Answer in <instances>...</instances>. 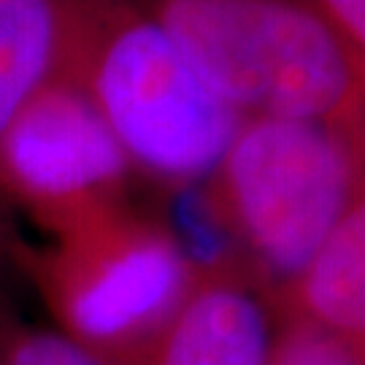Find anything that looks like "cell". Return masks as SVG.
Listing matches in <instances>:
<instances>
[{
  "instance_id": "cell-2",
  "label": "cell",
  "mask_w": 365,
  "mask_h": 365,
  "mask_svg": "<svg viewBox=\"0 0 365 365\" xmlns=\"http://www.w3.org/2000/svg\"><path fill=\"white\" fill-rule=\"evenodd\" d=\"M200 192L265 298H276L365 192V114L241 119Z\"/></svg>"
},
{
  "instance_id": "cell-4",
  "label": "cell",
  "mask_w": 365,
  "mask_h": 365,
  "mask_svg": "<svg viewBox=\"0 0 365 365\" xmlns=\"http://www.w3.org/2000/svg\"><path fill=\"white\" fill-rule=\"evenodd\" d=\"M247 117L365 114V66L312 0H138Z\"/></svg>"
},
{
  "instance_id": "cell-3",
  "label": "cell",
  "mask_w": 365,
  "mask_h": 365,
  "mask_svg": "<svg viewBox=\"0 0 365 365\" xmlns=\"http://www.w3.org/2000/svg\"><path fill=\"white\" fill-rule=\"evenodd\" d=\"M52 327L108 365H144L197 268L168 220L130 200L11 252Z\"/></svg>"
},
{
  "instance_id": "cell-12",
  "label": "cell",
  "mask_w": 365,
  "mask_h": 365,
  "mask_svg": "<svg viewBox=\"0 0 365 365\" xmlns=\"http://www.w3.org/2000/svg\"><path fill=\"white\" fill-rule=\"evenodd\" d=\"M14 244H16V235L11 233V227H9V220H6V211L0 209V276L3 271L11 265V252H14Z\"/></svg>"
},
{
  "instance_id": "cell-7",
  "label": "cell",
  "mask_w": 365,
  "mask_h": 365,
  "mask_svg": "<svg viewBox=\"0 0 365 365\" xmlns=\"http://www.w3.org/2000/svg\"><path fill=\"white\" fill-rule=\"evenodd\" d=\"M268 303L274 314L325 327L365 357V192L306 268Z\"/></svg>"
},
{
  "instance_id": "cell-9",
  "label": "cell",
  "mask_w": 365,
  "mask_h": 365,
  "mask_svg": "<svg viewBox=\"0 0 365 365\" xmlns=\"http://www.w3.org/2000/svg\"><path fill=\"white\" fill-rule=\"evenodd\" d=\"M0 365H108L52 325L30 322L0 287Z\"/></svg>"
},
{
  "instance_id": "cell-6",
  "label": "cell",
  "mask_w": 365,
  "mask_h": 365,
  "mask_svg": "<svg viewBox=\"0 0 365 365\" xmlns=\"http://www.w3.org/2000/svg\"><path fill=\"white\" fill-rule=\"evenodd\" d=\"M274 309L244 265L197 268L144 365H271Z\"/></svg>"
},
{
  "instance_id": "cell-1",
  "label": "cell",
  "mask_w": 365,
  "mask_h": 365,
  "mask_svg": "<svg viewBox=\"0 0 365 365\" xmlns=\"http://www.w3.org/2000/svg\"><path fill=\"white\" fill-rule=\"evenodd\" d=\"M63 73L135 176L168 192L209 182L241 125L138 0H66Z\"/></svg>"
},
{
  "instance_id": "cell-11",
  "label": "cell",
  "mask_w": 365,
  "mask_h": 365,
  "mask_svg": "<svg viewBox=\"0 0 365 365\" xmlns=\"http://www.w3.org/2000/svg\"><path fill=\"white\" fill-rule=\"evenodd\" d=\"M365 66V0H312Z\"/></svg>"
},
{
  "instance_id": "cell-5",
  "label": "cell",
  "mask_w": 365,
  "mask_h": 365,
  "mask_svg": "<svg viewBox=\"0 0 365 365\" xmlns=\"http://www.w3.org/2000/svg\"><path fill=\"white\" fill-rule=\"evenodd\" d=\"M138 182L87 95L60 73L0 133V209L54 235L133 197Z\"/></svg>"
},
{
  "instance_id": "cell-8",
  "label": "cell",
  "mask_w": 365,
  "mask_h": 365,
  "mask_svg": "<svg viewBox=\"0 0 365 365\" xmlns=\"http://www.w3.org/2000/svg\"><path fill=\"white\" fill-rule=\"evenodd\" d=\"M66 0H0V133L63 73Z\"/></svg>"
},
{
  "instance_id": "cell-10",
  "label": "cell",
  "mask_w": 365,
  "mask_h": 365,
  "mask_svg": "<svg viewBox=\"0 0 365 365\" xmlns=\"http://www.w3.org/2000/svg\"><path fill=\"white\" fill-rule=\"evenodd\" d=\"M271 365H365V357L325 327L289 314H274Z\"/></svg>"
}]
</instances>
